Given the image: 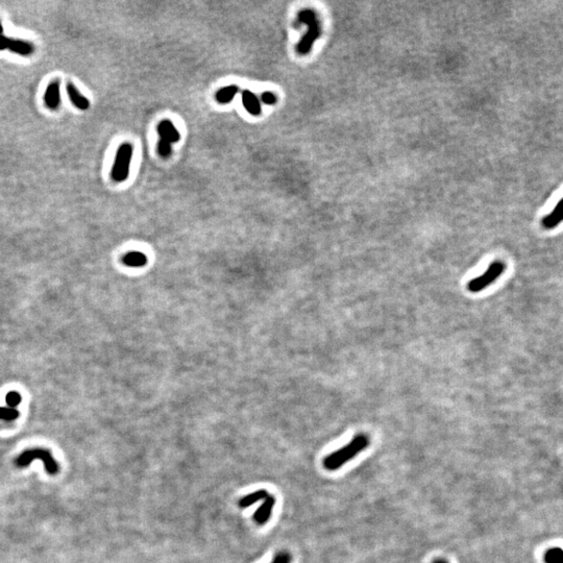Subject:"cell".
<instances>
[{"mask_svg": "<svg viewBox=\"0 0 563 563\" xmlns=\"http://www.w3.org/2000/svg\"><path fill=\"white\" fill-rule=\"evenodd\" d=\"M505 268H506V267H505L504 263H502V262L492 263L482 276L472 280L469 283L468 289L471 291V292H474V293L480 292V291H482L483 289L488 287L495 280H498L502 276V274L504 273Z\"/></svg>", "mask_w": 563, "mask_h": 563, "instance_id": "5b68a950", "label": "cell"}, {"mask_svg": "<svg viewBox=\"0 0 563 563\" xmlns=\"http://www.w3.org/2000/svg\"><path fill=\"white\" fill-rule=\"evenodd\" d=\"M291 560H292V556H291V554L289 552L282 551L275 556L271 563H291Z\"/></svg>", "mask_w": 563, "mask_h": 563, "instance_id": "ffe728a7", "label": "cell"}, {"mask_svg": "<svg viewBox=\"0 0 563 563\" xmlns=\"http://www.w3.org/2000/svg\"><path fill=\"white\" fill-rule=\"evenodd\" d=\"M561 218H562V209L560 205H558V207L554 210L552 214H550L548 217L543 219L542 224L547 228H553L561 221Z\"/></svg>", "mask_w": 563, "mask_h": 563, "instance_id": "9a60e30c", "label": "cell"}, {"mask_svg": "<svg viewBox=\"0 0 563 563\" xmlns=\"http://www.w3.org/2000/svg\"><path fill=\"white\" fill-rule=\"evenodd\" d=\"M44 103L50 110H56L61 104V92H60V82H51L44 94Z\"/></svg>", "mask_w": 563, "mask_h": 563, "instance_id": "ba28073f", "label": "cell"}, {"mask_svg": "<svg viewBox=\"0 0 563 563\" xmlns=\"http://www.w3.org/2000/svg\"><path fill=\"white\" fill-rule=\"evenodd\" d=\"M21 401H22L21 395L19 394L18 392H16V391H12V392H10V393L7 395V403H8L9 406H11V407H16V406H18L19 404L21 403Z\"/></svg>", "mask_w": 563, "mask_h": 563, "instance_id": "44dd1931", "label": "cell"}, {"mask_svg": "<svg viewBox=\"0 0 563 563\" xmlns=\"http://www.w3.org/2000/svg\"><path fill=\"white\" fill-rule=\"evenodd\" d=\"M36 459L43 461L45 470L49 475H55L59 473V464L51 456L50 452L44 449H31L23 452L16 459V465L18 468H24Z\"/></svg>", "mask_w": 563, "mask_h": 563, "instance_id": "277c9868", "label": "cell"}, {"mask_svg": "<svg viewBox=\"0 0 563 563\" xmlns=\"http://www.w3.org/2000/svg\"><path fill=\"white\" fill-rule=\"evenodd\" d=\"M66 89H67V94L69 96V100H70V102L72 103V105L74 107H76L77 109L81 110V111H86L90 108L89 100L87 98V97H85L79 90H77V88L71 82H69L67 84Z\"/></svg>", "mask_w": 563, "mask_h": 563, "instance_id": "30bf717a", "label": "cell"}, {"mask_svg": "<svg viewBox=\"0 0 563 563\" xmlns=\"http://www.w3.org/2000/svg\"><path fill=\"white\" fill-rule=\"evenodd\" d=\"M276 505V498L274 495H267L264 500L261 506L256 510L254 513V520L258 525H265L269 520L271 513H273L274 507Z\"/></svg>", "mask_w": 563, "mask_h": 563, "instance_id": "8992f818", "label": "cell"}, {"mask_svg": "<svg viewBox=\"0 0 563 563\" xmlns=\"http://www.w3.org/2000/svg\"><path fill=\"white\" fill-rule=\"evenodd\" d=\"M133 153L134 148L130 143H123L119 146L117 153H116L115 162L111 172V177L115 182L122 183L127 180L130 170Z\"/></svg>", "mask_w": 563, "mask_h": 563, "instance_id": "3957f363", "label": "cell"}, {"mask_svg": "<svg viewBox=\"0 0 563 563\" xmlns=\"http://www.w3.org/2000/svg\"><path fill=\"white\" fill-rule=\"evenodd\" d=\"M2 35H4V25H3L2 21H0V36H2Z\"/></svg>", "mask_w": 563, "mask_h": 563, "instance_id": "603a6c76", "label": "cell"}, {"mask_svg": "<svg viewBox=\"0 0 563 563\" xmlns=\"http://www.w3.org/2000/svg\"><path fill=\"white\" fill-rule=\"evenodd\" d=\"M368 445H370V438H368V436H366L365 434L357 435L348 444L344 445L343 448L335 451L334 453L329 454L324 458V469L332 472L339 470L343 464L363 452Z\"/></svg>", "mask_w": 563, "mask_h": 563, "instance_id": "6da1fadb", "label": "cell"}, {"mask_svg": "<svg viewBox=\"0 0 563 563\" xmlns=\"http://www.w3.org/2000/svg\"><path fill=\"white\" fill-rule=\"evenodd\" d=\"M295 24L297 25L306 24L308 26L307 34L304 35V37L301 39V41L296 46V51L299 54L301 55L308 54L310 51H311L315 41L320 37V24L318 21L317 15L314 11L310 9L303 10L299 13L297 21Z\"/></svg>", "mask_w": 563, "mask_h": 563, "instance_id": "7a4b0ae2", "label": "cell"}, {"mask_svg": "<svg viewBox=\"0 0 563 563\" xmlns=\"http://www.w3.org/2000/svg\"><path fill=\"white\" fill-rule=\"evenodd\" d=\"M267 495H268L267 490L259 489V490H256L255 492H251V493L241 498L238 502V505H239V507H241V508H246V507L251 506V505L258 503L259 501H263Z\"/></svg>", "mask_w": 563, "mask_h": 563, "instance_id": "7c38bea8", "label": "cell"}, {"mask_svg": "<svg viewBox=\"0 0 563 563\" xmlns=\"http://www.w3.org/2000/svg\"><path fill=\"white\" fill-rule=\"evenodd\" d=\"M239 88L236 85H230V86H226L222 89H220L217 93H216V101L219 104H228L230 103L233 100H234V97L236 96V94L238 93Z\"/></svg>", "mask_w": 563, "mask_h": 563, "instance_id": "5bb4252c", "label": "cell"}, {"mask_svg": "<svg viewBox=\"0 0 563 563\" xmlns=\"http://www.w3.org/2000/svg\"><path fill=\"white\" fill-rule=\"evenodd\" d=\"M562 560V550L560 548L550 549L545 554L546 563H561Z\"/></svg>", "mask_w": 563, "mask_h": 563, "instance_id": "2e32d148", "label": "cell"}, {"mask_svg": "<svg viewBox=\"0 0 563 563\" xmlns=\"http://www.w3.org/2000/svg\"><path fill=\"white\" fill-rule=\"evenodd\" d=\"M123 263L129 267H142L147 263V258L140 251H130L123 257Z\"/></svg>", "mask_w": 563, "mask_h": 563, "instance_id": "4fadbf2b", "label": "cell"}, {"mask_svg": "<svg viewBox=\"0 0 563 563\" xmlns=\"http://www.w3.org/2000/svg\"><path fill=\"white\" fill-rule=\"evenodd\" d=\"M9 39L8 37L2 35L0 36V51L8 49V45H9Z\"/></svg>", "mask_w": 563, "mask_h": 563, "instance_id": "7402d4cb", "label": "cell"}, {"mask_svg": "<svg viewBox=\"0 0 563 563\" xmlns=\"http://www.w3.org/2000/svg\"><path fill=\"white\" fill-rule=\"evenodd\" d=\"M261 101L263 102V104L267 105V106H273L275 104H277V95L273 92L270 91H265L264 93H262L261 95Z\"/></svg>", "mask_w": 563, "mask_h": 563, "instance_id": "d6986e66", "label": "cell"}, {"mask_svg": "<svg viewBox=\"0 0 563 563\" xmlns=\"http://www.w3.org/2000/svg\"><path fill=\"white\" fill-rule=\"evenodd\" d=\"M160 140L169 144L177 143L181 140V135L170 120H163L158 125Z\"/></svg>", "mask_w": 563, "mask_h": 563, "instance_id": "52a82bcc", "label": "cell"}, {"mask_svg": "<svg viewBox=\"0 0 563 563\" xmlns=\"http://www.w3.org/2000/svg\"><path fill=\"white\" fill-rule=\"evenodd\" d=\"M242 104L244 109L252 116H259L262 113L260 100L250 90H244L242 92Z\"/></svg>", "mask_w": 563, "mask_h": 563, "instance_id": "9c48e42d", "label": "cell"}, {"mask_svg": "<svg viewBox=\"0 0 563 563\" xmlns=\"http://www.w3.org/2000/svg\"><path fill=\"white\" fill-rule=\"evenodd\" d=\"M171 151H172V150H171V144H169V143H167V142H164V141H162V140L159 141V144H158V152H159V154H160V156H161L162 158H165V159H166V158L170 157Z\"/></svg>", "mask_w": 563, "mask_h": 563, "instance_id": "ac0fdd59", "label": "cell"}, {"mask_svg": "<svg viewBox=\"0 0 563 563\" xmlns=\"http://www.w3.org/2000/svg\"><path fill=\"white\" fill-rule=\"evenodd\" d=\"M434 563H448V562H446V561H445V560H442V559H439V560H436V561H435V562H434Z\"/></svg>", "mask_w": 563, "mask_h": 563, "instance_id": "cb8c5ba5", "label": "cell"}, {"mask_svg": "<svg viewBox=\"0 0 563 563\" xmlns=\"http://www.w3.org/2000/svg\"><path fill=\"white\" fill-rule=\"evenodd\" d=\"M19 416V412L11 408H0V419L13 420Z\"/></svg>", "mask_w": 563, "mask_h": 563, "instance_id": "e0dca14e", "label": "cell"}, {"mask_svg": "<svg viewBox=\"0 0 563 563\" xmlns=\"http://www.w3.org/2000/svg\"><path fill=\"white\" fill-rule=\"evenodd\" d=\"M8 49H10V51L19 54V55H23V56H27L34 53L35 51V46L31 42L28 41H24V40H18V39H9V45H8Z\"/></svg>", "mask_w": 563, "mask_h": 563, "instance_id": "8fae6325", "label": "cell"}]
</instances>
